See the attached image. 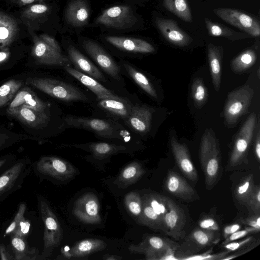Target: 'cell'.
Returning a JSON list of instances; mask_svg holds the SVG:
<instances>
[{
  "label": "cell",
  "instance_id": "cell-10",
  "mask_svg": "<svg viewBox=\"0 0 260 260\" xmlns=\"http://www.w3.org/2000/svg\"><path fill=\"white\" fill-rule=\"evenodd\" d=\"M138 19L133 9L127 5H118L105 10L94 21V24L115 29L131 28Z\"/></svg>",
  "mask_w": 260,
  "mask_h": 260
},
{
  "label": "cell",
  "instance_id": "cell-38",
  "mask_svg": "<svg viewBox=\"0 0 260 260\" xmlns=\"http://www.w3.org/2000/svg\"><path fill=\"white\" fill-rule=\"evenodd\" d=\"M165 8L186 22L193 20L191 9L187 0H164Z\"/></svg>",
  "mask_w": 260,
  "mask_h": 260
},
{
  "label": "cell",
  "instance_id": "cell-55",
  "mask_svg": "<svg viewBox=\"0 0 260 260\" xmlns=\"http://www.w3.org/2000/svg\"><path fill=\"white\" fill-rule=\"evenodd\" d=\"M0 257L2 260H10L13 259L11 254L7 251L4 244H0Z\"/></svg>",
  "mask_w": 260,
  "mask_h": 260
},
{
  "label": "cell",
  "instance_id": "cell-58",
  "mask_svg": "<svg viewBox=\"0 0 260 260\" xmlns=\"http://www.w3.org/2000/svg\"><path fill=\"white\" fill-rule=\"evenodd\" d=\"M254 152L258 161L260 159V136L259 132L257 133L254 145Z\"/></svg>",
  "mask_w": 260,
  "mask_h": 260
},
{
  "label": "cell",
  "instance_id": "cell-21",
  "mask_svg": "<svg viewBox=\"0 0 260 260\" xmlns=\"http://www.w3.org/2000/svg\"><path fill=\"white\" fill-rule=\"evenodd\" d=\"M155 22L162 35L170 43L183 47L192 42V39L173 19L156 17Z\"/></svg>",
  "mask_w": 260,
  "mask_h": 260
},
{
  "label": "cell",
  "instance_id": "cell-50",
  "mask_svg": "<svg viewBox=\"0 0 260 260\" xmlns=\"http://www.w3.org/2000/svg\"><path fill=\"white\" fill-rule=\"evenodd\" d=\"M200 226L202 229L215 232H218L219 229V227L216 221L211 218L202 219L200 222Z\"/></svg>",
  "mask_w": 260,
  "mask_h": 260
},
{
  "label": "cell",
  "instance_id": "cell-35",
  "mask_svg": "<svg viewBox=\"0 0 260 260\" xmlns=\"http://www.w3.org/2000/svg\"><path fill=\"white\" fill-rule=\"evenodd\" d=\"M142 200V210L139 218L137 220V223L155 230H161L164 232V220L155 212L144 198Z\"/></svg>",
  "mask_w": 260,
  "mask_h": 260
},
{
  "label": "cell",
  "instance_id": "cell-4",
  "mask_svg": "<svg viewBox=\"0 0 260 260\" xmlns=\"http://www.w3.org/2000/svg\"><path fill=\"white\" fill-rule=\"evenodd\" d=\"M38 206L44 225L43 250L40 258L45 259L52 254L63 239V231L58 218L44 199L38 197Z\"/></svg>",
  "mask_w": 260,
  "mask_h": 260
},
{
  "label": "cell",
  "instance_id": "cell-24",
  "mask_svg": "<svg viewBox=\"0 0 260 260\" xmlns=\"http://www.w3.org/2000/svg\"><path fill=\"white\" fill-rule=\"evenodd\" d=\"M170 144L177 164L182 173L190 180L197 182L198 180L197 172L186 145L179 143L174 137L171 138Z\"/></svg>",
  "mask_w": 260,
  "mask_h": 260
},
{
  "label": "cell",
  "instance_id": "cell-26",
  "mask_svg": "<svg viewBox=\"0 0 260 260\" xmlns=\"http://www.w3.org/2000/svg\"><path fill=\"white\" fill-rule=\"evenodd\" d=\"M119 65L122 73L126 75L141 89L151 98L157 100L156 90L148 76L136 66L129 61L121 59Z\"/></svg>",
  "mask_w": 260,
  "mask_h": 260
},
{
  "label": "cell",
  "instance_id": "cell-20",
  "mask_svg": "<svg viewBox=\"0 0 260 260\" xmlns=\"http://www.w3.org/2000/svg\"><path fill=\"white\" fill-rule=\"evenodd\" d=\"M107 243L101 239L88 238L76 242L70 249H61L59 259H83L90 254L104 250Z\"/></svg>",
  "mask_w": 260,
  "mask_h": 260
},
{
  "label": "cell",
  "instance_id": "cell-23",
  "mask_svg": "<svg viewBox=\"0 0 260 260\" xmlns=\"http://www.w3.org/2000/svg\"><path fill=\"white\" fill-rule=\"evenodd\" d=\"M106 41L117 49L132 54H145L154 52V46L143 39L121 36H107Z\"/></svg>",
  "mask_w": 260,
  "mask_h": 260
},
{
  "label": "cell",
  "instance_id": "cell-60",
  "mask_svg": "<svg viewBox=\"0 0 260 260\" xmlns=\"http://www.w3.org/2000/svg\"><path fill=\"white\" fill-rule=\"evenodd\" d=\"M9 159V158L8 157H3L0 158V170L6 166V164H7Z\"/></svg>",
  "mask_w": 260,
  "mask_h": 260
},
{
  "label": "cell",
  "instance_id": "cell-37",
  "mask_svg": "<svg viewBox=\"0 0 260 260\" xmlns=\"http://www.w3.org/2000/svg\"><path fill=\"white\" fill-rule=\"evenodd\" d=\"M257 53L248 48L235 57L231 62V68L236 73H241L252 67L257 60Z\"/></svg>",
  "mask_w": 260,
  "mask_h": 260
},
{
  "label": "cell",
  "instance_id": "cell-31",
  "mask_svg": "<svg viewBox=\"0 0 260 260\" xmlns=\"http://www.w3.org/2000/svg\"><path fill=\"white\" fill-rule=\"evenodd\" d=\"M223 50L221 46L208 44L207 55L210 66L212 81L215 90L220 89L221 77V61Z\"/></svg>",
  "mask_w": 260,
  "mask_h": 260
},
{
  "label": "cell",
  "instance_id": "cell-49",
  "mask_svg": "<svg viewBox=\"0 0 260 260\" xmlns=\"http://www.w3.org/2000/svg\"><path fill=\"white\" fill-rule=\"evenodd\" d=\"M30 226V223L29 220L24 218L11 235L24 238L29 231Z\"/></svg>",
  "mask_w": 260,
  "mask_h": 260
},
{
  "label": "cell",
  "instance_id": "cell-30",
  "mask_svg": "<svg viewBox=\"0 0 260 260\" xmlns=\"http://www.w3.org/2000/svg\"><path fill=\"white\" fill-rule=\"evenodd\" d=\"M63 69L69 74L92 91L96 99L113 98L119 95L114 91L106 88L98 80L80 72L72 67H65Z\"/></svg>",
  "mask_w": 260,
  "mask_h": 260
},
{
  "label": "cell",
  "instance_id": "cell-45",
  "mask_svg": "<svg viewBox=\"0 0 260 260\" xmlns=\"http://www.w3.org/2000/svg\"><path fill=\"white\" fill-rule=\"evenodd\" d=\"M255 214H259L260 211V188L255 185L253 191L248 198L246 204Z\"/></svg>",
  "mask_w": 260,
  "mask_h": 260
},
{
  "label": "cell",
  "instance_id": "cell-57",
  "mask_svg": "<svg viewBox=\"0 0 260 260\" xmlns=\"http://www.w3.org/2000/svg\"><path fill=\"white\" fill-rule=\"evenodd\" d=\"M12 2L19 6H24L35 2L43 4L45 0H10Z\"/></svg>",
  "mask_w": 260,
  "mask_h": 260
},
{
  "label": "cell",
  "instance_id": "cell-29",
  "mask_svg": "<svg viewBox=\"0 0 260 260\" xmlns=\"http://www.w3.org/2000/svg\"><path fill=\"white\" fill-rule=\"evenodd\" d=\"M90 8L86 0H72L65 10V20L68 24L82 27L88 22Z\"/></svg>",
  "mask_w": 260,
  "mask_h": 260
},
{
  "label": "cell",
  "instance_id": "cell-40",
  "mask_svg": "<svg viewBox=\"0 0 260 260\" xmlns=\"http://www.w3.org/2000/svg\"><path fill=\"white\" fill-rule=\"evenodd\" d=\"M255 185L253 174H251L244 177L235 190V196L237 201L245 205Z\"/></svg>",
  "mask_w": 260,
  "mask_h": 260
},
{
  "label": "cell",
  "instance_id": "cell-59",
  "mask_svg": "<svg viewBox=\"0 0 260 260\" xmlns=\"http://www.w3.org/2000/svg\"><path fill=\"white\" fill-rule=\"evenodd\" d=\"M103 258L106 260H119L122 259V257L116 255L106 254L103 256Z\"/></svg>",
  "mask_w": 260,
  "mask_h": 260
},
{
  "label": "cell",
  "instance_id": "cell-6",
  "mask_svg": "<svg viewBox=\"0 0 260 260\" xmlns=\"http://www.w3.org/2000/svg\"><path fill=\"white\" fill-rule=\"evenodd\" d=\"M179 246L165 238L148 236L138 244L130 245L128 250L132 253L144 254L147 259H163L173 255Z\"/></svg>",
  "mask_w": 260,
  "mask_h": 260
},
{
  "label": "cell",
  "instance_id": "cell-36",
  "mask_svg": "<svg viewBox=\"0 0 260 260\" xmlns=\"http://www.w3.org/2000/svg\"><path fill=\"white\" fill-rule=\"evenodd\" d=\"M11 244L15 260L36 259L38 252L29 247L24 238L11 235Z\"/></svg>",
  "mask_w": 260,
  "mask_h": 260
},
{
  "label": "cell",
  "instance_id": "cell-11",
  "mask_svg": "<svg viewBox=\"0 0 260 260\" xmlns=\"http://www.w3.org/2000/svg\"><path fill=\"white\" fill-rule=\"evenodd\" d=\"M256 121V116L253 113L242 125L234 141L229 161V167H237L244 163L253 136Z\"/></svg>",
  "mask_w": 260,
  "mask_h": 260
},
{
  "label": "cell",
  "instance_id": "cell-18",
  "mask_svg": "<svg viewBox=\"0 0 260 260\" xmlns=\"http://www.w3.org/2000/svg\"><path fill=\"white\" fill-rule=\"evenodd\" d=\"M217 232L201 228L196 229L186 237L175 252L180 255L192 254L198 252L217 240Z\"/></svg>",
  "mask_w": 260,
  "mask_h": 260
},
{
  "label": "cell",
  "instance_id": "cell-8",
  "mask_svg": "<svg viewBox=\"0 0 260 260\" xmlns=\"http://www.w3.org/2000/svg\"><path fill=\"white\" fill-rule=\"evenodd\" d=\"M253 95L254 90L249 85L242 86L228 94L223 111L228 124H234L247 112Z\"/></svg>",
  "mask_w": 260,
  "mask_h": 260
},
{
  "label": "cell",
  "instance_id": "cell-1",
  "mask_svg": "<svg viewBox=\"0 0 260 260\" xmlns=\"http://www.w3.org/2000/svg\"><path fill=\"white\" fill-rule=\"evenodd\" d=\"M62 128H75L93 133L99 139L129 142L134 134L123 124L113 120L67 115L63 117Z\"/></svg>",
  "mask_w": 260,
  "mask_h": 260
},
{
  "label": "cell",
  "instance_id": "cell-9",
  "mask_svg": "<svg viewBox=\"0 0 260 260\" xmlns=\"http://www.w3.org/2000/svg\"><path fill=\"white\" fill-rule=\"evenodd\" d=\"M34 169L41 177L60 181L71 179L77 172L70 162L54 156L41 157L34 165Z\"/></svg>",
  "mask_w": 260,
  "mask_h": 260
},
{
  "label": "cell",
  "instance_id": "cell-12",
  "mask_svg": "<svg viewBox=\"0 0 260 260\" xmlns=\"http://www.w3.org/2000/svg\"><path fill=\"white\" fill-rule=\"evenodd\" d=\"M214 13L224 22L234 26L252 37L260 35L259 21L255 17L239 10L218 8Z\"/></svg>",
  "mask_w": 260,
  "mask_h": 260
},
{
  "label": "cell",
  "instance_id": "cell-25",
  "mask_svg": "<svg viewBox=\"0 0 260 260\" xmlns=\"http://www.w3.org/2000/svg\"><path fill=\"white\" fill-rule=\"evenodd\" d=\"M7 112L25 125L35 128L47 126L50 120V113L38 112L24 106L7 109Z\"/></svg>",
  "mask_w": 260,
  "mask_h": 260
},
{
  "label": "cell",
  "instance_id": "cell-46",
  "mask_svg": "<svg viewBox=\"0 0 260 260\" xmlns=\"http://www.w3.org/2000/svg\"><path fill=\"white\" fill-rule=\"evenodd\" d=\"M26 210L25 203H21L18 208L17 211L10 224L6 230V235L12 234L18 226L19 223L25 218L24 213Z\"/></svg>",
  "mask_w": 260,
  "mask_h": 260
},
{
  "label": "cell",
  "instance_id": "cell-17",
  "mask_svg": "<svg viewBox=\"0 0 260 260\" xmlns=\"http://www.w3.org/2000/svg\"><path fill=\"white\" fill-rule=\"evenodd\" d=\"M168 211L164 220V232L174 239L180 240L185 235L186 216L173 201L167 197Z\"/></svg>",
  "mask_w": 260,
  "mask_h": 260
},
{
  "label": "cell",
  "instance_id": "cell-34",
  "mask_svg": "<svg viewBox=\"0 0 260 260\" xmlns=\"http://www.w3.org/2000/svg\"><path fill=\"white\" fill-rule=\"evenodd\" d=\"M208 33L211 36L224 37L232 41L252 37L245 32L236 31L221 23L214 22L207 17L204 18Z\"/></svg>",
  "mask_w": 260,
  "mask_h": 260
},
{
  "label": "cell",
  "instance_id": "cell-32",
  "mask_svg": "<svg viewBox=\"0 0 260 260\" xmlns=\"http://www.w3.org/2000/svg\"><path fill=\"white\" fill-rule=\"evenodd\" d=\"M18 32L17 21L0 11V49L8 48L15 40Z\"/></svg>",
  "mask_w": 260,
  "mask_h": 260
},
{
  "label": "cell",
  "instance_id": "cell-5",
  "mask_svg": "<svg viewBox=\"0 0 260 260\" xmlns=\"http://www.w3.org/2000/svg\"><path fill=\"white\" fill-rule=\"evenodd\" d=\"M95 114L101 117L117 121L124 125L137 104L127 97L118 95L113 98L96 99L90 103Z\"/></svg>",
  "mask_w": 260,
  "mask_h": 260
},
{
  "label": "cell",
  "instance_id": "cell-28",
  "mask_svg": "<svg viewBox=\"0 0 260 260\" xmlns=\"http://www.w3.org/2000/svg\"><path fill=\"white\" fill-rule=\"evenodd\" d=\"M20 106L26 107L38 112L50 113L48 104L39 99L31 89L27 86L24 87L17 92L8 109Z\"/></svg>",
  "mask_w": 260,
  "mask_h": 260
},
{
  "label": "cell",
  "instance_id": "cell-48",
  "mask_svg": "<svg viewBox=\"0 0 260 260\" xmlns=\"http://www.w3.org/2000/svg\"><path fill=\"white\" fill-rule=\"evenodd\" d=\"M258 231H259L257 230V229L250 226L247 227L244 230H239L234 232V233L232 234L228 238L225 239V241L223 243V244H226L235 240H237L239 239H241L246 236L248 234H250L252 233H255Z\"/></svg>",
  "mask_w": 260,
  "mask_h": 260
},
{
  "label": "cell",
  "instance_id": "cell-47",
  "mask_svg": "<svg viewBox=\"0 0 260 260\" xmlns=\"http://www.w3.org/2000/svg\"><path fill=\"white\" fill-rule=\"evenodd\" d=\"M26 136H13L7 133L0 132V151L21 140L25 139Z\"/></svg>",
  "mask_w": 260,
  "mask_h": 260
},
{
  "label": "cell",
  "instance_id": "cell-33",
  "mask_svg": "<svg viewBox=\"0 0 260 260\" xmlns=\"http://www.w3.org/2000/svg\"><path fill=\"white\" fill-rule=\"evenodd\" d=\"M145 172V170L139 162L133 161L123 168L114 181V183L119 187L126 188L136 183Z\"/></svg>",
  "mask_w": 260,
  "mask_h": 260
},
{
  "label": "cell",
  "instance_id": "cell-15",
  "mask_svg": "<svg viewBox=\"0 0 260 260\" xmlns=\"http://www.w3.org/2000/svg\"><path fill=\"white\" fill-rule=\"evenodd\" d=\"M100 209L97 197L92 193L88 192L80 196L75 202L73 213L82 223L99 224L102 220Z\"/></svg>",
  "mask_w": 260,
  "mask_h": 260
},
{
  "label": "cell",
  "instance_id": "cell-7",
  "mask_svg": "<svg viewBox=\"0 0 260 260\" xmlns=\"http://www.w3.org/2000/svg\"><path fill=\"white\" fill-rule=\"evenodd\" d=\"M84 51L99 67L116 83L125 85L121 69L118 63L98 43L90 39L82 41Z\"/></svg>",
  "mask_w": 260,
  "mask_h": 260
},
{
  "label": "cell",
  "instance_id": "cell-54",
  "mask_svg": "<svg viewBox=\"0 0 260 260\" xmlns=\"http://www.w3.org/2000/svg\"><path fill=\"white\" fill-rule=\"evenodd\" d=\"M241 229L240 224L235 223L226 226L223 230L224 239L228 238L230 235L239 230Z\"/></svg>",
  "mask_w": 260,
  "mask_h": 260
},
{
  "label": "cell",
  "instance_id": "cell-56",
  "mask_svg": "<svg viewBox=\"0 0 260 260\" xmlns=\"http://www.w3.org/2000/svg\"><path fill=\"white\" fill-rule=\"evenodd\" d=\"M10 56L8 48L0 49V64L7 61Z\"/></svg>",
  "mask_w": 260,
  "mask_h": 260
},
{
  "label": "cell",
  "instance_id": "cell-44",
  "mask_svg": "<svg viewBox=\"0 0 260 260\" xmlns=\"http://www.w3.org/2000/svg\"><path fill=\"white\" fill-rule=\"evenodd\" d=\"M50 10L49 7L42 3L31 5L22 13V17L26 20H35L45 15Z\"/></svg>",
  "mask_w": 260,
  "mask_h": 260
},
{
  "label": "cell",
  "instance_id": "cell-43",
  "mask_svg": "<svg viewBox=\"0 0 260 260\" xmlns=\"http://www.w3.org/2000/svg\"><path fill=\"white\" fill-rule=\"evenodd\" d=\"M143 198L148 202L155 212L164 220L169 210L167 197L151 193L145 195Z\"/></svg>",
  "mask_w": 260,
  "mask_h": 260
},
{
  "label": "cell",
  "instance_id": "cell-51",
  "mask_svg": "<svg viewBox=\"0 0 260 260\" xmlns=\"http://www.w3.org/2000/svg\"><path fill=\"white\" fill-rule=\"evenodd\" d=\"M246 218L240 219L241 223L248 225L249 226L254 228L257 230H260L259 214H255Z\"/></svg>",
  "mask_w": 260,
  "mask_h": 260
},
{
  "label": "cell",
  "instance_id": "cell-39",
  "mask_svg": "<svg viewBox=\"0 0 260 260\" xmlns=\"http://www.w3.org/2000/svg\"><path fill=\"white\" fill-rule=\"evenodd\" d=\"M22 84L21 81L11 79L0 86V108L10 103Z\"/></svg>",
  "mask_w": 260,
  "mask_h": 260
},
{
  "label": "cell",
  "instance_id": "cell-42",
  "mask_svg": "<svg viewBox=\"0 0 260 260\" xmlns=\"http://www.w3.org/2000/svg\"><path fill=\"white\" fill-rule=\"evenodd\" d=\"M124 203L128 213L137 221L142 210V200L139 194L135 191L127 193Z\"/></svg>",
  "mask_w": 260,
  "mask_h": 260
},
{
  "label": "cell",
  "instance_id": "cell-22",
  "mask_svg": "<svg viewBox=\"0 0 260 260\" xmlns=\"http://www.w3.org/2000/svg\"><path fill=\"white\" fill-rule=\"evenodd\" d=\"M66 50L67 56L74 69L100 82L107 83L105 76L100 69L75 46L71 44L68 45Z\"/></svg>",
  "mask_w": 260,
  "mask_h": 260
},
{
  "label": "cell",
  "instance_id": "cell-2",
  "mask_svg": "<svg viewBox=\"0 0 260 260\" xmlns=\"http://www.w3.org/2000/svg\"><path fill=\"white\" fill-rule=\"evenodd\" d=\"M200 159L205 175L206 187L210 189L219 180L222 168L218 141L211 129H206L202 136Z\"/></svg>",
  "mask_w": 260,
  "mask_h": 260
},
{
  "label": "cell",
  "instance_id": "cell-13",
  "mask_svg": "<svg viewBox=\"0 0 260 260\" xmlns=\"http://www.w3.org/2000/svg\"><path fill=\"white\" fill-rule=\"evenodd\" d=\"M33 40L31 54L36 63L42 65L61 67H72L71 62L67 55L59 52L42 40L39 36L30 30Z\"/></svg>",
  "mask_w": 260,
  "mask_h": 260
},
{
  "label": "cell",
  "instance_id": "cell-16",
  "mask_svg": "<svg viewBox=\"0 0 260 260\" xmlns=\"http://www.w3.org/2000/svg\"><path fill=\"white\" fill-rule=\"evenodd\" d=\"M154 110L145 104H137L124 125L134 135L143 137L148 134L152 127Z\"/></svg>",
  "mask_w": 260,
  "mask_h": 260
},
{
  "label": "cell",
  "instance_id": "cell-14",
  "mask_svg": "<svg viewBox=\"0 0 260 260\" xmlns=\"http://www.w3.org/2000/svg\"><path fill=\"white\" fill-rule=\"evenodd\" d=\"M30 170L29 162L23 159L0 175V201L21 187Z\"/></svg>",
  "mask_w": 260,
  "mask_h": 260
},
{
  "label": "cell",
  "instance_id": "cell-19",
  "mask_svg": "<svg viewBox=\"0 0 260 260\" xmlns=\"http://www.w3.org/2000/svg\"><path fill=\"white\" fill-rule=\"evenodd\" d=\"M66 146L78 148L91 153L95 159L103 160L121 152L131 150L132 144H116L109 142H89L84 144L66 145Z\"/></svg>",
  "mask_w": 260,
  "mask_h": 260
},
{
  "label": "cell",
  "instance_id": "cell-41",
  "mask_svg": "<svg viewBox=\"0 0 260 260\" xmlns=\"http://www.w3.org/2000/svg\"><path fill=\"white\" fill-rule=\"evenodd\" d=\"M191 97L195 105L202 107L207 102L208 97V89L201 78H196L191 86Z\"/></svg>",
  "mask_w": 260,
  "mask_h": 260
},
{
  "label": "cell",
  "instance_id": "cell-3",
  "mask_svg": "<svg viewBox=\"0 0 260 260\" xmlns=\"http://www.w3.org/2000/svg\"><path fill=\"white\" fill-rule=\"evenodd\" d=\"M26 84L66 103L82 102L90 104L94 100L77 87L53 78L29 77L26 79Z\"/></svg>",
  "mask_w": 260,
  "mask_h": 260
},
{
  "label": "cell",
  "instance_id": "cell-52",
  "mask_svg": "<svg viewBox=\"0 0 260 260\" xmlns=\"http://www.w3.org/2000/svg\"><path fill=\"white\" fill-rule=\"evenodd\" d=\"M39 37L48 46L56 51L62 53L61 49L59 44L53 37L47 34H42Z\"/></svg>",
  "mask_w": 260,
  "mask_h": 260
},
{
  "label": "cell",
  "instance_id": "cell-53",
  "mask_svg": "<svg viewBox=\"0 0 260 260\" xmlns=\"http://www.w3.org/2000/svg\"><path fill=\"white\" fill-rule=\"evenodd\" d=\"M252 239V237H248L243 240L240 241L238 242H231L226 244H223V246L225 248L228 249L229 251L235 250L241 247H242L244 245L248 244Z\"/></svg>",
  "mask_w": 260,
  "mask_h": 260
},
{
  "label": "cell",
  "instance_id": "cell-27",
  "mask_svg": "<svg viewBox=\"0 0 260 260\" xmlns=\"http://www.w3.org/2000/svg\"><path fill=\"white\" fill-rule=\"evenodd\" d=\"M165 186L169 192L185 201L191 202L198 197L196 190L183 178L174 171L168 172Z\"/></svg>",
  "mask_w": 260,
  "mask_h": 260
}]
</instances>
